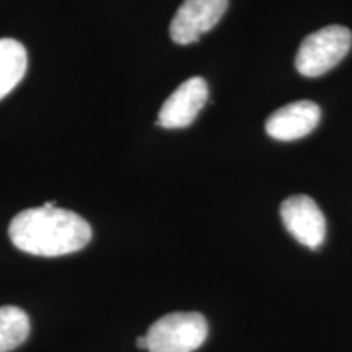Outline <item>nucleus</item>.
<instances>
[{
	"instance_id": "f257e3e1",
	"label": "nucleus",
	"mask_w": 352,
	"mask_h": 352,
	"mask_svg": "<svg viewBox=\"0 0 352 352\" xmlns=\"http://www.w3.org/2000/svg\"><path fill=\"white\" fill-rule=\"evenodd\" d=\"M8 235L21 252L56 258L85 248L91 240V227L72 210L43 206L15 215Z\"/></svg>"
},
{
	"instance_id": "f03ea898",
	"label": "nucleus",
	"mask_w": 352,
	"mask_h": 352,
	"mask_svg": "<svg viewBox=\"0 0 352 352\" xmlns=\"http://www.w3.org/2000/svg\"><path fill=\"white\" fill-rule=\"evenodd\" d=\"M208 320L197 311H175L148 328V352H192L208 340Z\"/></svg>"
},
{
	"instance_id": "7ed1b4c3",
	"label": "nucleus",
	"mask_w": 352,
	"mask_h": 352,
	"mask_svg": "<svg viewBox=\"0 0 352 352\" xmlns=\"http://www.w3.org/2000/svg\"><path fill=\"white\" fill-rule=\"evenodd\" d=\"M352 46V33L341 25H331L308 34L298 47L296 67L305 77H320L344 59Z\"/></svg>"
},
{
	"instance_id": "20e7f679",
	"label": "nucleus",
	"mask_w": 352,
	"mask_h": 352,
	"mask_svg": "<svg viewBox=\"0 0 352 352\" xmlns=\"http://www.w3.org/2000/svg\"><path fill=\"white\" fill-rule=\"evenodd\" d=\"M284 227L298 243L318 250L327 239V219L318 204L305 195L290 196L280 204Z\"/></svg>"
},
{
	"instance_id": "39448f33",
	"label": "nucleus",
	"mask_w": 352,
	"mask_h": 352,
	"mask_svg": "<svg viewBox=\"0 0 352 352\" xmlns=\"http://www.w3.org/2000/svg\"><path fill=\"white\" fill-rule=\"evenodd\" d=\"M228 0H184L170 25V36L176 44L196 43L219 23Z\"/></svg>"
},
{
	"instance_id": "423d86ee",
	"label": "nucleus",
	"mask_w": 352,
	"mask_h": 352,
	"mask_svg": "<svg viewBox=\"0 0 352 352\" xmlns=\"http://www.w3.org/2000/svg\"><path fill=\"white\" fill-rule=\"evenodd\" d=\"M209 98L208 82L202 77H191L183 82L165 100L158 113V126L165 129H182L196 120Z\"/></svg>"
},
{
	"instance_id": "0eeeda50",
	"label": "nucleus",
	"mask_w": 352,
	"mask_h": 352,
	"mask_svg": "<svg viewBox=\"0 0 352 352\" xmlns=\"http://www.w3.org/2000/svg\"><path fill=\"white\" fill-rule=\"evenodd\" d=\"M321 109L310 100H298L276 109L267 118L266 132L276 140H297L305 138L318 126Z\"/></svg>"
},
{
	"instance_id": "6e6552de",
	"label": "nucleus",
	"mask_w": 352,
	"mask_h": 352,
	"mask_svg": "<svg viewBox=\"0 0 352 352\" xmlns=\"http://www.w3.org/2000/svg\"><path fill=\"white\" fill-rule=\"evenodd\" d=\"M28 67V54L16 39H0V100L21 82Z\"/></svg>"
},
{
	"instance_id": "1a4fd4ad",
	"label": "nucleus",
	"mask_w": 352,
	"mask_h": 352,
	"mask_svg": "<svg viewBox=\"0 0 352 352\" xmlns=\"http://www.w3.org/2000/svg\"><path fill=\"white\" fill-rule=\"evenodd\" d=\"M30 334V318L19 307H0V352L23 344Z\"/></svg>"
},
{
	"instance_id": "9d476101",
	"label": "nucleus",
	"mask_w": 352,
	"mask_h": 352,
	"mask_svg": "<svg viewBox=\"0 0 352 352\" xmlns=\"http://www.w3.org/2000/svg\"><path fill=\"white\" fill-rule=\"evenodd\" d=\"M135 346H138L139 349H144V351H147V349H148V344H147V338H145V336H139L138 340H135Z\"/></svg>"
}]
</instances>
